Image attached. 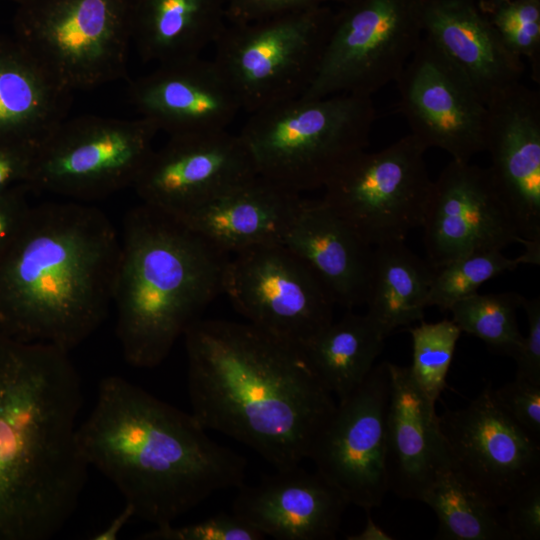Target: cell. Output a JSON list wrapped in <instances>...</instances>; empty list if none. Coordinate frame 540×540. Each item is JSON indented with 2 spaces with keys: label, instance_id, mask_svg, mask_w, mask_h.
Instances as JSON below:
<instances>
[{
  "label": "cell",
  "instance_id": "6da1fadb",
  "mask_svg": "<svg viewBox=\"0 0 540 540\" xmlns=\"http://www.w3.org/2000/svg\"><path fill=\"white\" fill-rule=\"evenodd\" d=\"M191 414L284 469L309 459L337 404L302 350L250 323L198 319L183 335Z\"/></svg>",
  "mask_w": 540,
  "mask_h": 540
},
{
  "label": "cell",
  "instance_id": "7a4b0ae2",
  "mask_svg": "<svg viewBox=\"0 0 540 540\" xmlns=\"http://www.w3.org/2000/svg\"><path fill=\"white\" fill-rule=\"evenodd\" d=\"M69 352L0 329V540H49L74 515L89 466Z\"/></svg>",
  "mask_w": 540,
  "mask_h": 540
},
{
  "label": "cell",
  "instance_id": "3957f363",
  "mask_svg": "<svg viewBox=\"0 0 540 540\" xmlns=\"http://www.w3.org/2000/svg\"><path fill=\"white\" fill-rule=\"evenodd\" d=\"M77 443L135 516L162 526L212 494L244 483L247 460L215 442L191 414L123 377L103 378Z\"/></svg>",
  "mask_w": 540,
  "mask_h": 540
},
{
  "label": "cell",
  "instance_id": "277c9868",
  "mask_svg": "<svg viewBox=\"0 0 540 540\" xmlns=\"http://www.w3.org/2000/svg\"><path fill=\"white\" fill-rule=\"evenodd\" d=\"M119 251L120 235L100 209L31 205L0 256V329L70 352L108 315Z\"/></svg>",
  "mask_w": 540,
  "mask_h": 540
},
{
  "label": "cell",
  "instance_id": "5b68a950",
  "mask_svg": "<svg viewBox=\"0 0 540 540\" xmlns=\"http://www.w3.org/2000/svg\"><path fill=\"white\" fill-rule=\"evenodd\" d=\"M230 255L177 217L145 203L125 216L113 286L125 361L154 368L222 294Z\"/></svg>",
  "mask_w": 540,
  "mask_h": 540
},
{
  "label": "cell",
  "instance_id": "8992f818",
  "mask_svg": "<svg viewBox=\"0 0 540 540\" xmlns=\"http://www.w3.org/2000/svg\"><path fill=\"white\" fill-rule=\"evenodd\" d=\"M238 133L258 176L301 194L323 188L369 144L372 97H298L250 114Z\"/></svg>",
  "mask_w": 540,
  "mask_h": 540
},
{
  "label": "cell",
  "instance_id": "52a82bcc",
  "mask_svg": "<svg viewBox=\"0 0 540 540\" xmlns=\"http://www.w3.org/2000/svg\"><path fill=\"white\" fill-rule=\"evenodd\" d=\"M330 6L227 23L212 58L249 114L301 97L312 84L334 22Z\"/></svg>",
  "mask_w": 540,
  "mask_h": 540
},
{
  "label": "cell",
  "instance_id": "ba28073f",
  "mask_svg": "<svg viewBox=\"0 0 540 540\" xmlns=\"http://www.w3.org/2000/svg\"><path fill=\"white\" fill-rule=\"evenodd\" d=\"M20 43L64 88L89 90L127 76V0H22Z\"/></svg>",
  "mask_w": 540,
  "mask_h": 540
},
{
  "label": "cell",
  "instance_id": "9c48e42d",
  "mask_svg": "<svg viewBox=\"0 0 540 540\" xmlns=\"http://www.w3.org/2000/svg\"><path fill=\"white\" fill-rule=\"evenodd\" d=\"M158 132L143 117L65 119L37 145L27 187L79 202L133 187Z\"/></svg>",
  "mask_w": 540,
  "mask_h": 540
},
{
  "label": "cell",
  "instance_id": "30bf717a",
  "mask_svg": "<svg viewBox=\"0 0 540 540\" xmlns=\"http://www.w3.org/2000/svg\"><path fill=\"white\" fill-rule=\"evenodd\" d=\"M426 150L411 134L364 150L323 187L321 200L372 247L404 241L421 227L432 188Z\"/></svg>",
  "mask_w": 540,
  "mask_h": 540
},
{
  "label": "cell",
  "instance_id": "8fae6325",
  "mask_svg": "<svg viewBox=\"0 0 540 540\" xmlns=\"http://www.w3.org/2000/svg\"><path fill=\"white\" fill-rule=\"evenodd\" d=\"M424 0H352L335 12L317 74L301 96H371L395 82L422 36Z\"/></svg>",
  "mask_w": 540,
  "mask_h": 540
},
{
  "label": "cell",
  "instance_id": "7c38bea8",
  "mask_svg": "<svg viewBox=\"0 0 540 540\" xmlns=\"http://www.w3.org/2000/svg\"><path fill=\"white\" fill-rule=\"evenodd\" d=\"M222 294L248 323L298 347L333 322L332 297L283 243L231 254Z\"/></svg>",
  "mask_w": 540,
  "mask_h": 540
},
{
  "label": "cell",
  "instance_id": "4fadbf2b",
  "mask_svg": "<svg viewBox=\"0 0 540 540\" xmlns=\"http://www.w3.org/2000/svg\"><path fill=\"white\" fill-rule=\"evenodd\" d=\"M439 423L451 467L493 506L540 479V442L504 413L491 385L466 407L445 410Z\"/></svg>",
  "mask_w": 540,
  "mask_h": 540
},
{
  "label": "cell",
  "instance_id": "5bb4252c",
  "mask_svg": "<svg viewBox=\"0 0 540 540\" xmlns=\"http://www.w3.org/2000/svg\"><path fill=\"white\" fill-rule=\"evenodd\" d=\"M388 362L375 364L337 407L309 457L349 504L371 510L388 492L385 468Z\"/></svg>",
  "mask_w": 540,
  "mask_h": 540
},
{
  "label": "cell",
  "instance_id": "9a60e30c",
  "mask_svg": "<svg viewBox=\"0 0 540 540\" xmlns=\"http://www.w3.org/2000/svg\"><path fill=\"white\" fill-rule=\"evenodd\" d=\"M395 82L398 110L424 147L463 162L485 150L487 105L425 37Z\"/></svg>",
  "mask_w": 540,
  "mask_h": 540
},
{
  "label": "cell",
  "instance_id": "2e32d148",
  "mask_svg": "<svg viewBox=\"0 0 540 540\" xmlns=\"http://www.w3.org/2000/svg\"><path fill=\"white\" fill-rule=\"evenodd\" d=\"M421 227L434 269L471 252L525 245L489 169L470 161L451 159L433 181Z\"/></svg>",
  "mask_w": 540,
  "mask_h": 540
},
{
  "label": "cell",
  "instance_id": "e0dca14e",
  "mask_svg": "<svg viewBox=\"0 0 540 540\" xmlns=\"http://www.w3.org/2000/svg\"><path fill=\"white\" fill-rule=\"evenodd\" d=\"M258 176L239 134L169 137L133 185L142 203L173 216L200 208Z\"/></svg>",
  "mask_w": 540,
  "mask_h": 540
},
{
  "label": "cell",
  "instance_id": "ac0fdd59",
  "mask_svg": "<svg viewBox=\"0 0 540 540\" xmlns=\"http://www.w3.org/2000/svg\"><path fill=\"white\" fill-rule=\"evenodd\" d=\"M127 95L140 117L169 137L227 130L242 110L217 64L202 56L158 64L131 81Z\"/></svg>",
  "mask_w": 540,
  "mask_h": 540
},
{
  "label": "cell",
  "instance_id": "d6986e66",
  "mask_svg": "<svg viewBox=\"0 0 540 540\" xmlns=\"http://www.w3.org/2000/svg\"><path fill=\"white\" fill-rule=\"evenodd\" d=\"M488 107V167L526 246L540 243V95L517 84Z\"/></svg>",
  "mask_w": 540,
  "mask_h": 540
},
{
  "label": "cell",
  "instance_id": "ffe728a7",
  "mask_svg": "<svg viewBox=\"0 0 540 540\" xmlns=\"http://www.w3.org/2000/svg\"><path fill=\"white\" fill-rule=\"evenodd\" d=\"M232 512L264 536L279 540L335 539L349 505L320 473L299 465L238 487Z\"/></svg>",
  "mask_w": 540,
  "mask_h": 540
},
{
  "label": "cell",
  "instance_id": "44dd1931",
  "mask_svg": "<svg viewBox=\"0 0 540 540\" xmlns=\"http://www.w3.org/2000/svg\"><path fill=\"white\" fill-rule=\"evenodd\" d=\"M422 32L487 106L521 83L524 62L474 0H424Z\"/></svg>",
  "mask_w": 540,
  "mask_h": 540
},
{
  "label": "cell",
  "instance_id": "7402d4cb",
  "mask_svg": "<svg viewBox=\"0 0 540 540\" xmlns=\"http://www.w3.org/2000/svg\"><path fill=\"white\" fill-rule=\"evenodd\" d=\"M385 468L388 491L420 501L438 473L450 466L439 415L409 366L388 362Z\"/></svg>",
  "mask_w": 540,
  "mask_h": 540
},
{
  "label": "cell",
  "instance_id": "603a6c76",
  "mask_svg": "<svg viewBox=\"0 0 540 540\" xmlns=\"http://www.w3.org/2000/svg\"><path fill=\"white\" fill-rule=\"evenodd\" d=\"M283 244L320 280L335 304H365L373 247L321 199H305Z\"/></svg>",
  "mask_w": 540,
  "mask_h": 540
},
{
  "label": "cell",
  "instance_id": "cb8c5ba5",
  "mask_svg": "<svg viewBox=\"0 0 540 540\" xmlns=\"http://www.w3.org/2000/svg\"><path fill=\"white\" fill-rule=\"evenodd\" d=\"M305 198L260 176L180 216L187 227L229 255L283 243Z\"/></svg>",
  "mask_w": 540,
  "mask_h": 540
},
{
  "label": "cell",
  "instance_id": "d4e9b609",
  "mask_svg": "<svg viewBox=\"0 0 540 540\" xmlns=\"http://www.w3.org/2000/svg\"><path fill=\"white\" fill-rule=\"evenodd\" d=\"M71 93L20 43L0 42V140L37 147L66 119Z\"/></svg>",
  "mask_w": 540,
  "mask_h": 540
},
{
  "label": "cell",
  "instance_id": "484cf974",
  "mask_svg": "<svg viewBox=\"0 0 540 540\" xmlns=\"http://www.w3.org/2000/svg\"><path fill=\"white\" fill-rule=\"evenodd\" d=\"M131 43L145 62L201 56L226 27V0H127Z\"/></svg>",
  "mask_w": 540,
  "mask_h": 540
},
{
  "label": "cell",
  "instance_id": "4316f807",
  "mask_svg": "<svg viewBox=\"0 0 540 540\" xmlns=\"http://www.w3.org/2000/svg\"><path fill=\"white\" fill-rule=\"evenodd\" d=\"M434 272L404 241L373 247L365 314L386 338L400 327L423 320Z\"/></svg>",
  "mask_w": 540,
  "mask_h": 540
},
{
  "label": "cell",
  "instance_id": "83f0119b",
  "mask_svg": "<svg viewBox=\"0 0 540 540\" xmlns=\"http://www.w3.org/2000/svg\"><path fill=\"white\" fill-rule=\"evenodd\" d=\"M385 339L366 314L349 310L300 349L325 388L341 401L365 380Z\"/></svg>",
  "mask_w": 540,
  "mask_h": 540
},
{
  "label": "cell",
  "instance_id": "f1b7e54d",
  "mask_svg": "<svg viewBox=\"0 0 540 540\" xmlns=\"http://www.w3.org/2000/svg\"><path fill=\"white\" fill-rule=\"evenodd\" d=\"M421 502L435 513L440 540H511L504 515L450 466L437 474Z\"/></svg>",
  "mask_w": 540,
  "mask_h": 540
},
{
  "label": "cell",
  "instance_id": "f546056e",
  "mask_svg": "<svg viewBox=\"0 0 540 540\" xmlns=\"http://www.w3.org/2000/svg\"><path fill=\"white\" fill-rule=\"evenodd\" d=\"M523 296L516 292L474 293L449 309L461 332L481 339L495 353L514 357L523 339L517 319Z\"/></svg>",
  "mask_w": 540,
  "mask_h": 540
},
{
  "label": "cell",
  "instance_id": "4dcf8cb0",
  "mask_svg": "<svg viewBox=\"0 0 540 540\" xmlns=\"http://www.w3.org/2000/svg\"><path fill=\"white\" fill-rule=\"evenodd\" d=\"M520 264H527L523 254L508 258L502 250H481L457 257L435 269L427 306L449 311L455 302L476 293L486 281Z\"/></svg>",
  "mask_w": 540,
  "mask_h": 540
},
{
  "label": "cell",
  "instance_id": "1f68e13d",
  "mask_svg": "<svg viewBox=\"0 0 540 540\" xmlns=\"http://www.w3.org/2000/svg\"><path fill=\"white\" fill-rule=\"evenodd\" d=\"M412 338L414 380L423 392L436 403L446 387V378L461 331L448 319L435 323L424 320L408 329Z\"/></svg>",
  "mask_w": 540,
  "mask_h": 540
},
{
  "label": "cell",
  "instance_id": "d6a6232c",
  "mask_svg": "<svg viewBox=\"0 0 540 540\" xmlns=\"http://www.w3.org/2000/svg\"><path fill=\"white\" fill-rule=\"evenodd\" d=\"M506 47L540 81V0H512L486 13Z\"/></svg>",
  "mask_w": 540,
  "mask_h": 540
},
{
  "label": "cell",
  "instance_id": "836d02e7",
  "mask_svg": "<svg viewBox=\"0 0 540 540\" xmlns=\"http://www.w3.org/2000/svg\"><path fill=\"white\" fill-rule=\"evenodd\" d=\"M265 536L240 517L220 513L201 522L174 526H155L140 534L141 540H260Z\"/></svg>",
  "mask_w": 540,
  "mask_h": 540
},
{
  "label": "cell",
  "instance_id": "e575fe53",
  "mask_svg": "<svg viewBox=\"0 0 540 540\" xmlns=\"http://www.w3.org/2000/svg\"><path fill=\"white\" fill-rule=\"evenodd\" d=\"M493 394L504 413L540 442V383L515 378L493 389Z\"/></svg>",
  "mask_w": 540,
  "mask_h": 540
},
{
  "label": "cell",
  "instance_id": "d590c367",
  "mask_svg": "<svg viewBox=\"0 0 540 540\" xmlns=\"http://www.w3.org/2000/svg\"><path fill=\"white\" fill-rule=\"evenodd\" d=\"M511 540L540 539V479L518 492L505 506Z\"/></svg>",
  "mask_w": 540,
  "mask_h": 540
},
{
  "label": "cell",
  "instance_id": "8d00e7d4",
  "mask_svg": "<svg viewBox=\"0 0 540 540\" xmlns=\"http://www.w3.org/2000/svg\"><path fill=\"white\" fill-rule=\"evenodd\" d=\"M352 0H226L228 23L254 21L274 15L330 4L345 5Z\"/></svg>",
  "mask_w": 540,
  "mask_h": 540
},
{
  "label": "cell",
  "instance_id": "74e56055",
  "mask_svg": "<svg viewBox=\"0 0 540 540\" xmlns=\"http://www.w3.org/2000/svg\"><path fill=\"white\" fill-rule=\"evenodd\" d=\"M521 307L527 317L528 331L513 357L516 361L515 378L540 383V299L524 297Z\"/></svg>",
  "mask_w": 540,
  "mask_h": 540
},
{
  "label": "cell",
  "instance_id": "f35d334b",
  "mask_svg": "<svg viewBox=\"0 0 540 540\" xmlns=\"http://www.w3.org/2000/svg\"><path fill=\"white\" fill-rule=\"evenodd\" d=\"M36 146L0 140V194L25 185Z\"/></svg>",
  "mask_w": 540,
  "mask_h": 540
},
{
  "label": "cell",
  "instance_id": "ab89813d",
  "mask_svg": "<svg viewBox=\"0 0 540 540\" xmlns=\"http://www.w3.org/2000/svg\"><path fill=\"white\" fill-rule=\"evenodd\" d=\"M28 187H15L0 194V256L19 230L30 204L26 199Z\"/></svg>",
  "mask_w": 540,
  "mask_h": 540
},
{
  "label": "cell",
  "instance_id": "60d3db41",
  "mask_svg": "<svg viewBox=\"0 0 540 540\" xmlns=\"http://www.w3.org/2000/svg\"><path fill=\"white\" fill-rule=\"evenodd\" d=\"M135 516L134 510L128 504L99 532L93 535L94 540H115L122 529Z\"/></svg>",
  "mask_w": 540,
  "mask_h": 540
},
{
  "label": "cell",
  "instance_id": "b9f144b4",
  "mask_svg": "<svg viewBox=\"0 0 540 540\" xmlns=\"http://www.w3.org/2000/svg\"><path fill=\"white\" fill-rule=\"evenodd\" d=\"M366 524L361 532L347 537L349 540H392L394 537L388 534L370 516V510H366Z\"/></svg>",
  "mask_w": 540,
  "mask_h": 540
},
{
  "label": "cell",
  "instance_id": "7bdbcfd3",
  "mask_svg": "<svg viewBox=\"0 0 540 540\" xmlns=\"http://www.w3.org/2000/svg\"><path fill=\"white\" fill-rule=\"evenodd\" d=\"M510 1L512 0H485L479 5L485 13H490L491 11Z\"/></svg>",
  "mask_w": 540,
  "mask_h": 540
},
{
  "label": "cell",
  "instance_id": "ee69618b",
  "mask_svg": "<svg viewBox=\"0 0 540 540\" xmlns=\"http://www.w3.org/2000/svg\"><path fill=\"white\" fill-rule=\"evenodd\" d=\"M19 1H22V0H19Z\"/></svg>",
  "mask_w": 540,
  "mask_h": 540
}]
</instances>
